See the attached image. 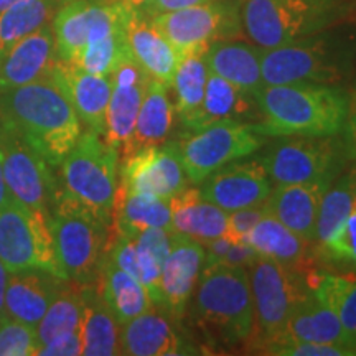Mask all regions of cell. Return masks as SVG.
Instances as JSON below:
<instances>
[{
    "mask_svg": "<svg viewBox=\"0 0 356 356\" xmlns=\"http://www.w3.org/2000/svg\"><path fill=\"white\" fill-rule=\"evenodd\" d=\"M66 279L43 269H22L8 273L6 314L37 328L44 312L56 299Z\"/></svg>",
    "mask_w": 356,
    "mask_h": 356,
    "instance_id": "obj_23",
    "label": "cell"
},
{
    "mask_svg": "<svg viewBox=\"0 0 356 356\" xmlns=\"http://www.w3.org/2000/svg\"><path fill=\"white\" fill-rule=\"evenodd\" d=\"M266 215H269L266 210L264 203L257 207H248L241 210H234L228 213V228H226V238H229L233 243H246L248 234L251 229L259 222Z\"/></svg>",
    "mask_w": 356,
    "mask_h": 356,
    "instance_id": "obj_44",
    "label": "cell"
},
{
    "mask_svg": "<svg viewBox=\"0 0 356 356\" xmlns=\"http://www.w3.org/2000/svg\"><path fill=\"white\" fill-rule=\"evenodd\" d=\"M261 119L252 124L267 137L338 136L345 126L350 91L341 84L291 83L264 86L256 95Z\"/></svg>",
    "mask_w": 356,
    "mask_h": 356,
    "instance_id": "obj_2",
    "label": "cell"
},
{
    "mask_svg": "<svg viewBox=\"0 0 356 356\" xmlns=\"http://www.w3.org/2000/svg\"><path fill=\"white\" fill-rule=\"evenodd\" d=\"M12 198L10 191L7 188L6 177H3V167H2V150H0V210L6 207V203Z\"/></svg>",
    "mask_w": 356,
    "mask_h": 356,
    "instance_id": "obj_50",
    "label": "cell"
},
{
    "mask_svg": "<svg viewBox=\"0 0 356 356\" xmlns=\"http://www.w3.org/2000/svg\"><path fill=\"white\" fill-rule=\"evenodd\" d=\"M139 261V280L149 293L154 307L160 309L162 296H160V274L163 262L170 252L172 233L162 228L142 231L134 238Z\"/></svg>",
    "mask_w": 356,
    "mask_h": 356,
    "instance_id": "obj_38",
    "label": "cell"
},
{
    "mask_svg": "<svg viewBox=\"0 0 356 356\" xmlns=\"http://www.w3.org/2000/svg\"><path fill=\"white\" fill-rule=\"evenodd\" d=\"M7 277L8 270L3 266V262L0 261V315L6 314V289H7Z\"/></svg>",
    "mask_w": 356,
    "mask_h": 356,
    "instance_id": "obj_49",
    "label": "cell"
},
{
    "mask_svg": "<svg viewBox=\"0 0 356 356\" xmlns=\"http://www.w3.org/2000/svg\"><path fill=\"white\" fill-rule=\"evenodd\" d=\"M126 42L134 60L150 79L172 86L180 55L170 42L159 32L152 19L137 8L129 7L126 17Z\"/></svg>",
    "mask_w": 356,
    "mask_h": 356,
    "instance_id": "obj_21",
    "label": "cell"
},
{
    "mask_svg": "<svg viewBox=\"0 0 356 356\" xmlns=\"http://www.w3.org/2000/svg\"><path fill=\"white\" fill-rule=\"evenodd\" d=\"M248 274L254 307V335L251 340L277 335L296 307L310 296L309 280L302 270L262 256L252 262Z\"/></svg>",
    "mask_w": 356,
    "mask_h": 356,
    "instance_id": "obj_10",
    "label": "cell"
},
{
    "mask_svg": "<svg viewBox=\"0 0 356 356\" xmlns=\"http://www.w3.org/2000/svg\"><path fill=\"white\" fill-rule=\"evenodd\" d=\"M121 2L127 3V6H131L132 8H137V10L144 12L147 7H149V3L152 2V0H121Z\"/></svg>",
    "mask_w": 356,
    "mask_h": 356,
    "instance_id": "obj_51",
    "label": "cell"
},
{
    "mask_svg": "<svg viewBox=\"0 0 356 356\" xmlns=\"http://www.w3.org/2000/svg\"><path fill=\"white\" fill-rule=\"evenodd\" d=\"M89 3L91 0H68L53 20L56 58L74 63L89 37Z\"/></svg>",
    "mask_w": 356,
    "mask_h": 356,
    "instance_id": "obj_37",
    "label": "cell"
},
{
    "mask_svg": "<svg viewBox=\"0 0 356 356\" xmlns=\"http://www.w3.org/2000/svg\"><path fill=\"white\" fill-rule=\"evenodd\" d=\"M243 32L262 50L330 29L343 17L341 0H239Z\"/></svg>",
    "mask_w": 356,
    "mask_h": 356,
    "instance_id": "obj_6",
    "label": "cell"
},
{
    "mask_svg": "<svg viewBox=\"0 0 356 356\" xmlns=\"http://www.w3.org/2000/svg\"><path fill=\"white\" fill-rule=\"evenodd\" d=\"M341 140H343L346 155H348L350 163L356 162V83L350 91V106L348 114H346L345 126L340 132Z\"/></svg>",
    "mask_w": 356,
    "mask_h": 356,
    "instance_id": "obj_46",
    "label": "cell"
},
{
    "mask_svg": "<svg viewBox=\"0 0 356 356\" xmlns=\"http://www.w3.org/2000/svg\"><path fill=\"white\" fill-rule=\"evenodd\" d=\"M83 317V286L66 280L37 325L38 350L55 338L79 330Z\"/></svg>",
    "mask_w": 356,
    "mask_h": 356,
    "instance_id": "obj_36",
    "label": "cell"
},
{
    "mask_svg": "<svg viewBox=\"0 0 356 356\" xmlns=\"http://www.w3.org/2000/svg\"><path fill=\"white\" fill-rule=\"evenodd\" d=\"M150 19L178 55L208 48L220 40H238L244 35L239 0H211L200 6L159 13Z\"/></svg>",
    "mask_w": 356,
    "mask_h": 356,
    "instance_id": "obj_12",
    "label": "cell"
},
{
    "mask_svg": "<svg viewBox=\"0 0 356 356\" xmlns=\"http://www.w3.org/2000/svg\"><path fill=\"white\" fill-rule=\"evenodd\" d=\"M114 231L136 238L145 229L162 228L172 233L170 200L145 193H126L118 188L114 213Z\"/></svg>",
    "mask_w": 356,
    "mask_h": 356,
    "instance_id": "obj_29",
    "label": "cell"
},
{
    "mask_svg": "<svg viewBox=\"0 0 356 356\" xmlns=\"http://www.w3.org/2000/svg\"><path fill=\"white\" fill-rule=\"evenodd\" d=\"M19 2H24V0H0V12H3L6 8L15 6Z\"/></svg>",
    "mask_w": 356,
    "mask_h": 356,
    "instance_id": "obj_52",
    "label": "cell"
},
{
    "mask_svg": "<svg viewBox=\"0 0 356 356\" xmlns=\"http://www.w3.org/2000/svg\"><path fill=\"white\" fill-rule=\"evenodd\" d=\"M207 2H211V0H152V2L149 3V7L144 10V13L149 17H154L159 15V13L180 10V8L200 6V3Z\"/></svg>",
    "mask_w": 356,
    "mask_h": 356,
    "instance_id": "obj_48",
    "label": "cell"
},
{
    "mask_svg": "<svg viewBox=\"0 0 356 356\" xmlns=\"http://www.w3.org/2000/svg\"><path fill=\"white\" fill-rule=\"evenodd\" d=\"M204 55H207V48L191 50L180 55V61H178L170 86L175 95L173 106H175L178 126L193 118L204 99L208 74H210Z\"/></svg>",
    "mask_w": 356,
    "mask_h": 356,
    "instance_id": "obj_32",
    "label": "cell"
},
{
    "mask_svg": "<svg viewBox=\"0 0 356 356\" xmlns=\"http://www.w3.org/2000/svg\"><path fill=\"white\" fill-rule=\"evenodd\" d=\"M126 26V25H124ZM129 47L126 42V30L121 29L108 37L88 43L79 53L76 61L71 65L78 66L88 73L99 74V76H111L115 66L124 56L129 55Z\"/></svg>",
    "mask_w": 356,
    "mask_h": 356,
    "instance_id": "obj_40",
    "label": "cell"
},
{
    "mask_svg": "<svg viewBox=\"0 0 356 356\" xmlns=\"http://www.w3.org/2000/svg\"><path fill=\"white\" fill-rule=\"evenodd\" d=\"M58 0H24L0 12V53L50 24Z\"/></svg>",
    "mask_w": 356,
    "mask_h": 356,
    "instance_id": "obj_39",
    "label": "cell"
},
{
    "mask_svg": "<svg viewBox=\"0 0 356 356\" xmlns=\"http://www.w3.org/2000/svg\"><path fill=\"white\" fill-rule=\"evenodd\" d=\"M38 351L37 328L0 315V356H33Z\"/></svg>",
    "mask_w": 356,
    "mask_h": 356,
    "instance_id": "obj_42",
    "label": "cell"
},
{
    "mask_svg": "<svg viewBox=\"0 0 356 356\" xmlns=\"http://www.w3.org/2000/svg\"><path fill=\"white\" fill-rule=\"evenodd\" d=\"M191 325L211 348H233L254 335L248 269L204 264L188 304Z\"/></svg>",
    "mask_w": 356,
    "mask_h": 356,
    "instance_id": "obj_3",
    "label": "cell"
},
{
    "mask_svg": "<svg viewBox=\"0 0 356 356\" xmlns=\"http://www.w3.org/2000/svg\"><path fill=\"white\" fill-rule=\"evenodd\" d=\"M259 254L249 246L248 243H233L229 246L226 254L222 256V259L216 264H225L231 267H244V269H249L252 262H254Z\"/></svg>",
    "mask_w": 356,
    "mask_h": 356,
    "instance_id": "obj_47",
    "label": "cell"
},
{
    "mask_svg": "<svg viewBox=\"0 0 356 356\" xmlns=\"http://www.w3.org/2000/svg\"><path fill=\"white\" fill-rule=\"evenodd\" d=\"M202 353L203 350L180 330L177 320L157 307L121 325V355L184 356Z\"/></svg>",
    "mask_w": 356,
    "mask_h": 356,
    "instance_id": "obj_17",
    "label": "cell"
},
{
    "mask_svg": "<svg viewBox=\"0 0 356 356\" xmlns=\"http://www.w3.org/2000/svg\"><path fill=\"white\" fill-rule=\"evenodd\" d=\"M48 220L61 277L81 286L96 284L106 254L109 225L61 186H58Z\"/></svg>",
    "mask_w": 356,
    "mask_h": 356,
    "instance_id": "obj_5",
    "label": "cell"
},
{
    "mask_svg": "<svg viewBox=\"0 0 356 356\" xmlns=\"http://www.w3.org/2000/svg\"><path fill=\"white\" fill-rule=\"evenodd\" d=\"M0 126L32 145L51 167H60L83 132L76 111L50 78L0 89Z\"/></svg>",
    "mask_w": 356,
    "mask_h": 356,
    "instance_id": "obj_1",
    "label": "cell"
},
{
    "mask_svg": "<svg viewBox=\"0 0 356 356\" xmlns=\"http://www.w3.org/2000/svg\"><path fill=\"white\" fill-rule=\"evenodd\" d=\"M332 2H338V0H332Z\"/></svg>",
    "mask_w": 356,
    "mask_h": 356,
    "instance_id": "obj_54",
    "label": "cell"
},
{
    "mask_svg": "<svg viewBox=\"0 0 356 356\" xmlns=\"http://www.w3.org/2000/svg\"><path fill=\"white\" fill-rule=\"evenodd\" d=\"M170 88L167 84L150 79L142 99L136 127L129 144L121 152L122 159L136 150L150 145L165 144L175 127V106L170 99Z\"/></svg>",
    "mask_w": 356,
    "mask_h": 356,
    "instance_id": "obj_26",
    "label": "cell"
},
{
    "mask_svg": "<svg viewBox=\"0 0 356 356\" xmlns=\"http://www.w3.org/2000/svg\"><path fill=\"white\" fill-rule=\"evenodd\" d=\"M356 210V173L353 167L343 170L337 180L325 191L318 208L317 226H315V244L320 248L333 233L340 228L341 222Z\"/></svg>",
    "mask_w": 356,
    "mask_h": 356,
    "instance_id": "obj_35",
    "label": "cell"
},
{
    "mask_svg": "<svg viewBox=\"0 0 356 356\" xmlns=\"http://www.w3.org/2000/svg\"><path fill=\"white\" fill-rule=\"evenodd\" d=\"M172 233L188 236L203 246L226 234L228 211L203 198L200 188H185L170 198Z\"/></svg>",
    "mask_w": 356,
    "mask_h": 356,
    "instance_id": "obj_25",
    "label": "cell"
},
{
    "mask_svg": "<svg viewBox=\"0 0 356 356\" xmlns=\"http://www.w3.org/2000/svg\"><path fill=\"white\" fill-rule=\"evenodd\" d=\"M356 44L346 35L318 32L261 53L266 86L291 83L341 84L353 71Z\"/></svg>",
    "mask_w": 356,
    "mask_h": 356,
    "instance_id": "obj_4",
    "label": "cell"
},
{
    "mask_svg": "<svg viewBox=\"0 0 356 356\" xmlns=\"http://www.w3.org/2000/svg\"><path fill=\"white\" fill-rule=\"evenodd\" d=\"M307 280L312 292L337 312L345 345L356 351V279L317 274L314 279Z\"/></svg>",
    "mask_w": 356,
    "mask_h": 356,
    "instance_id": "obj_34",
    "label": "cell"
},
{
    "mask_svg": "<svg viewBox=\"0 0 356 356\" xmlns=\"http://www.w3.org/2000/svg\"><path fill=\"white\" fill-rule=\"evenodd\" d=\"M60 172L61 188L111 225L119 188L118 150L88 129L60 163Z\"/></svg>",
    "mask_w": 356,
    "mask_h": 356,
    "instance_id": "obj_7",
    "label": "cell"
},
{
    "mask_svg": "<svg viewBox=\"0 0 356 356\" xmlns=\"http://www.w3.org/2000/svg\"><path fill=\"white\" fill-rule=\"evenodd\" d=\"M266 142L267 137L256 132L252 124L221 122L180 134L177 147L190 185H200L226 163L259 152Z\"/></svg>",
    "mask_w": 356,
    "mask_h": 356,
    "instance_id": "obj_11",
    "label": "cell"
},
{
    "mask_svg": "<svg viewBox=\"0 0 356 356\" xmlns=\"http://www.w3.org/2000/svg\"><path fill=\"white\" fill-rule=\"evenodd\" d=\"M96 287L119 325L127 323L154 307L145 287L126 270L119 269L109 259L108 252L101 261Z\"/></svg>",
    "mask_w": 356,
    "mask_h": 356,
    "instance_id": "obj_27",
    "label": "cell"
},
{
    "mask_svg": "<svg viewBox=\"0 0 356 356\" xmlns=\"http://www.w3.org/2000/svg\"><path fill=\"white\" fill-rule=\"evenodd\" d=\"M0 150L7 188L17 202L50 213L58 184L51 165L17 134L0 126Z\"/></svg>",
    "mask_w": 356,
    "mask_h": 356,
    "instance_id": "obj_13",
    "label": "cell"
},
{
    "mask_svg": "<svg viewBox=\"0 0 356 356\" xmlns=\"http://www.w3.org/2000/svg\"><path fill=\"white\" fill-rule=\"evenodd\" d=\"M42 356H76L83 355V338L81 330L66 333L55 338V340L42 346L37 351Z\"/></svg>",
    "mask_w": 356,
    "mask_h": 356,
    "instance_id": "obj_45",
    "label": "cell"
},
{
    "mask_svg": "<svg viewBox=\"0 0 356 356\" xmlns=\"http://www.w3.org/2000/svg\"><path fill=\"white\" fill-rule=\"evenodd\" d=\"M149 83L150 78L137 84H129V86L113 84V95H111L108 111H106V129L102 137L111 147L118 150L119 157L124 147L131 140Z\"/></svg>",
    "mask_w": 356,
    "mask_h": 356,
    "instance_id": "obj_33",
    "label": "cell"
},
{
    "mask_svg": "<svg viewBox=\"0 0 356 356\" xmlns=\"http://www.w3.org/2000/svg\"><path fill=\"white\" fill-rule=\"evenodd\" d=\"M246 243L259 256L269 257L297 270H300L302 266H307L310 249L314 246V243L293 233L270 215H266L251 229Z\"/></svg>",
    "mask_w": 356,
    "mask_h": 356,
    "instance_id": "obj_31",
    "label": "cell"
},
{
    "mask_svg": "<svg viewBox=\"0 0 356 356\" xmlns=\"http://www.w3.org/2000/svg\"><path fill=\"white\" fill-rule=\"evenodd\" d=\"M119 178V188L126 193H145L165 200L175 197L190 185L175 139L144 147L124 157Z\"/></svg>",
    "mask_w": 356,
    "mask_h": 356,
    "instance_id": "obj_14",
    "label": "cell"
},
{
    "mask_svg": "<svg viewBox=\"0 0 356 356\" xmlns=\"http://www.w3.org/2000/svg\"><path fill=\"white\" fill-rule=\"evenodd\" d=\"M83 355H121V325L97 291L96 284L83 286V317L79 325Z\"/></svg>",
    "mask_w": 356,
    "mask_h": 356,
    "instance_id": "obj_28",
    "label": "cell"
},
{
    "mask_svg": "<svg viewBox=\"0 0 356 356\" xmlns=\"http://www.w3.org/2000/svg\"><path fill=\"white\" fill-rule=\"evenodd\" d=\"M277 335L296 338V340L315 341V343L340 345L348 348L345 345L343 332H341L337 312L323 304L314 292H310V296H307L296 307V310L292 312Z\"/></svg>",
    "mask_w": 356,
    "mask_h": 356,
    "instance_id": "obj_30",
    "label": "cell"
},
{
    "mask_svg": "<svg viewBox=\"0 0 356 356\" xmlns=\"http://www.w3.org/2000/svg\"><path fill=\"white\" fill-rule=\"evenodd\" d=\"M320 252L332 262L356 267V210L341 222L332 238L320 246Z\"/></svg>",
    "mask_w": 356,
    "mask_h": 356,
    "instance_id": "obj_43",
    "label": "cell"
},
{
    "mask_svg": "<svg viewBox=\"0 0 356 356\" xmlns=\"http://www.w3.org/2000/svg\"><path fill=\"white\" fill-rule=\"evenodd\" d=\"M333 181L335 180L274 185L264 207L270 216L315 244V226L320 203Z\"/></svg>",
    "mask_w": 356,
    "mask_h": 356,
    "instance_id": "obj_20",
    "label": "cell"
},
{
    "mask_svg": "<svg viewBox=\"0 0 356 356\" xmlns=\"http://www.w3.org/2000/svg\"><path fill=\"white\" fill-rule=\"evenodd\" d=\"M48 78L70 101V104L76 111L79 121L86 124L89 131L104 136L106 111L113 95L111 76L88 73L78 66L56 60Z\"/></svg>",
    "mask_w": 356,
    "mask_h": 356,
    "instance_id": "obj_18",
    "label": "cell"
},
{
    "mask_svg": "<svg viewBox=\"0 0 356 356\" xmlns=\"http://www.w3.org/2000/svg\"><path fill=\"white\" fill-rule=\"evenodd\" d=\"M267 168L259 157H244L211 172L200 184L203 198L225 211L262 204L273 190Z\"/></svg>",
    "mask_w": 356,
    "mask_h": 356,
    "instance_id": "obj_15",
    "label": "cell"
},
{
    "mask_svg": "<svg viewBox=\"0 0 356 356\" xmlns=\"http://www.w3.org/2000/svg\"><path fill=\"white\" fill-rule=\"evenodd\" d=\"M48 215L13 197L0 210V261L8 273L43 269L61 277Z\"/></svg>",
    "mask_w": 356,
    "mask_h": 356,
    "instance_id": "obj_9",
    "label": "cell"
},
{
    "mask_svg": "<svg viewBox=\"0 0 356 356\" xmlns=\"http://www.w3.org/2000/svg\"><path fill=\"white\" fill-rule=\"evenodd\" d=\"M56 60L55 33L47 24L0 53V89L47 79Z\"/></svg>",
    "mask_w": 356,
    "mask_h": 356,
    "instance_id": "obj_19",
    "label": "cell"
},
{
    "mask_svg": "<svg viewBox=\"0 0 356 356\" xmlns=\"http://www.w3.org/2000/svg\"><path fill=\"white\" fill-rule=\"evenodd\" d=\"M259 157L274 185L337 180L350 163L338 136L270 137Z\"/></svg>",
    "mask_w": 356,
    "mask_h": 356,
    "instance_id": "obj_8",
    "label": "cell"
},
{
    "mask_svg": "<svg viewBox=\"0 0 356 356\" xmlns=\"http://www.w3.org/2000/svg\"><path fill=\"white\" fill-rule=\"evenodd\" d=\"M248 348L256 353L275 356H356V351L340 345L315 343V341L296 340L282 335L251 340Z\"/></svg>",
    "mask_w": 356,
    "mask_h": 356,
    "instance_id": "obj_41",
    "label": "cell"
},
{
    "mask_svg": "<svg viewBox=\"0 0 356 356\" xmlns=\"http://www.w3.org/2000/svg\"><path fill=\"white\" fill-rule=\"evenodd\" d=\"M261 119L256 96L248 95L215 73L208 74L207 91L200 109L181 124V134L197 132L200 129L221 122L257 124Z\"/></svg>",
    "mask_w": 356,
    "mask_h": 356,
    "instance_id": "obj_22",
    "label": "cell"
},
{
    "mask_svg": "<svg viewBox=\"0 0 356 356\" xmlns=\"http://www.w3.org/2000/svg\"><path fill=\"white\" fill-rule=\"evenodd\" d=\"M351 167H353V170H355V173H356V162L351 163Z\"/></svg>",
    "mask_w": 356,
    "mask_h": 356,
    "instance_id": "obj_53",
    "label": "cell"
},
{
    "mask_svg": "<svg viewBox=\"0 0 356 356\" xmlns=\"http://www.w3.org/2000/svg\"><path fill=\"white\" fill-rule=\"evenodd\" d=\"M262 48L241 40H220L207 48V65L215 73L248 95L256 96L266 86L261 71Z\"/></svg>",
    "mask_w": 356,
    "mask_h": 356,
    "instance_id": "obj_24",
    "label": "cell"
},
{
    "mask_svg": "<svg viewBox=\"0 0 356 356\" xmlns=\"http://www.w3.org/2000/svg\"><path fill=\"white\" fill-rule=\"evenodd\" d=\"M204 246L188 236L172 233L170 252L160 274V310L181 322L204 266Z\"/></svg>",
    "mask_w": 356,
    "mask_h": 356,
    "instance_id": "obj_16",
    "label": "cell"
}]
</instances>
